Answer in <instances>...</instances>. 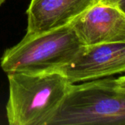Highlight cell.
<instances>
[{"mask_svg":"<svg viewBox=\"0 0 125 125\" xmlns=\"http://www.w3.org/2000/svg\"><path fill=\"white\" fill-rule=\"evenodd\" d=\"M48 125H125V77L70 83Z\"/></svg>","mask_w":125,"mask_h":125,"instance_id":"1","label":"cell"},{"mask_svg":"<svg viewBox=\"0 0 125 125\" xmlns=\"http://www.w3.org/2000/svg\"><path fill=\"white\" fill-rule=\"evenodd\" d=\"M9 98L6 105L10 125H48L70 86L57 72L7 73Z\"/></svg>","mask_w":125,"mask_h":125,"instance_id":"2","label":"cell"},{"mask_svg":"<svg viewBox=\"0 0 125 125\" xmlns=\"http://www.w3.org/2000/svg\"><path fill=\"white\" fill-rule=\"evenodd\" d=\"M83 46L70 25L26 34L18 44L4 51L0 65L6 73L53 72L70 63Z\"/></svg>","mask_w":125,"mask_h":125,"instance_id":"3","label":"cell"},{"mask_svg":"<svg viewBox=\"0 0 125 125\" xmlns=\"http://www.w3.org/2000/svg\"><path fill=\"white\" fill-rule=\"evenodd\" d=\"M125 71V42L83 45L72 61L55 71L70 83L109 77Z\"/></svg>","mask_w":125,"mask_h":125,"instance_id":"4","label":"cell"},{"mask_svg":"<svg viewBox=\"0 0 125 125\" xmlns=\"http://www.w3.org/2000/svg\"><path fill=\"white\" fill-rule=\"evenodd\" d=\"M83 45L125 42V12L97 3L69 24Z\"/></svg>","mask_w":125,"mask_h":125,"instance_id":"5","label":"cell"},{"mask_svg":"<svg viewBox=\"0 0 125 125\" xmlns=\"http://www.w3.org/2000/svg\"><path fill=\"white\" fill-rule=\"evenodd\" d=\"M100 0H31L26 10V34H38L69 25Z\"/></svg>","mask_w":125,"mask_h":125,"instance_id":"6","label":"cell"},{"mask_svg":"<svg viewBox=\"0 0 125 125\" xmlns=\"http://www.w3.org/2000/svg\"><path fill=\"white\" fill-rule=\"evenodd\" d=\"M99 3L116 7L125 12V0H100Z\"/></svg>","mask_w":125,"mask_h":125,"instance_id":"7","label":"cell"},{"mask_svg":"<svg viewBox=\"0 0 125 125\" xmlns=\"http://www.w3.org/2000/svg\"><path fill=\"white\" fill-rule=\"evenodd\" d=\"M4 1H5V0H0V6H1L4 2Z\"/></svg>","mask_w":125,"mask_h":125,"instance_id":"8","label":"cell"}]
</instances>
